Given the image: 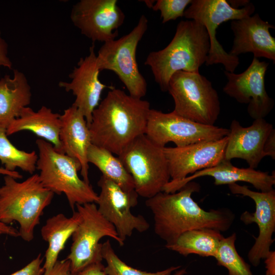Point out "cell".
<instances>
[{"mask_svg": "<svg viewBox=\"0 0 275 275\" xmlns=\"http://www.w3.org/2000/svg\"><path fill=\"white\" fill-rule=\"evenodd\" d=\"M235 233L222 240L214 257L218 265L226 268L228 275H253L249 265L238 253L235 247Z\"/></svg>", "mask_w": 275, "mask_h": 275, "instance_id": "cell-28", "label": "cell"}, {"mask_svg": "<svg viewBox=\"0 0 275 275\" xmlns=\"http://www.w3.org/2000/svg\"><path fill=\"white\" fill-rule=\"evenodd\" d=\"M163 148L145 134L134 139L118 157L131 176L139 196L150 198L170 181Z\"/></svg>", "mask_w": 275, "mask_h": 275, "instance_id": "cell-7", "label": "cell"}, {"mask_svg": "<svg viewBox=\"0 0 275 275\" xmlns=\"http://www.w3.org/2000/svg\"><path fill=\"white\" fill-rule=\"evenodd\" d=\"M187 273L186 269H181L177 271L173 275H184Z\"/></svg>", "mask_w": 275, "mask_h": 275, "instance_id": "cell-41", "label": "cell"}, {"mask_svg": "<svg viewBox=\"0 0 275 275\" xmlns=\"http://www.w3.org/2000/svg\"><path fill=\"white\" fill-rule=\"evenodd\" d=\"M227 2L230 5V6L232 7L234 9H240L239 8L240 7H241V8L244 7L247 5H248L250 1L248 0H242V1H228Z\"/></svg>", "mask_w": 275, "mask_h": 275, "instance_id": "cell-38", "label": "cell"}, {"mask_svg": "<svg viewBox=\"0 0 275 275\" xmlns=\"http://www.w3.org/2000/svg\"><path fill=\"white\" fill-rule=\"evenodd\" d=\"M36 143L38 149L36 168L46 188L54 194H64L73 210L77 204L96 203L98 194L90 183L79 177L77 172L81 167L77 161L59 152L43 139L37 140Z\"/></svg>", "mask_w": 275, "mask_h": 275, "instance_id": "cell-5", "label": "cell"}, {"mask_svg": "<svg viewBox=\"0 0 275 275\" xmlns=\"http://www.w3.org/2000/svg\"><path fill=\"white\" fill-rule=\"evenodd\" d=\"M43 275H75L70 270V263L67 259L58 260L52 268Z\"/></svg>", "mask_w": 275, "mask_h": 275, "instance_id": "cell-32", "label": "cell"}, {"mask_svg": "<svg viewBox=\"0 0 275 275\" xmlns=\"http://www.w3.org/2000/svg\"><path fill=\"white\" fill-rule=\"evenodd\" d=\"M264 259L265 275H275V252L270 251Z\"/></svg>", "mask_w": 275, "mask_h": 275, "instance_id": "cell-36", "label": "cell"}, {"mask_svg": "<svg viewBox=\"0 0 275 275\" xmlns=\"http://www.w3.org/2000/svg\"><path fill=\"white\" fill-rule=\"evenodd\" d=\"M200 189L199 184L191 181L175 193L161 191L146 200L153 214L154 232L166 245L174 243L189 230L210 228L225 232L232 225L235 216L231 211H206L193 200V193Z\"/></svg>", "mask_w": 275, "mask_h": 275, "instance_id": "cell-1", "label": "cell"}, {"mask_svg": "<svg viewBox=\"0 0 275 275\" xmlns=\"http://www.w3.org/2000/svg\"><path fill=\"white\" fill-rule=\"evenodd\" d=\"M150 109L148 101L113 88L92 113L89 126L92 144L119 156L145 133Z\"/></svg>", "mask_w": 275, "mask_h": 275, "instance_id": "cell-2", "label": "cell"}, {"mask_svg": "<svg viewBox=\"0 0 275 275\" xmlns=\"http://www.w3.org/2000/svg\"><path fill=\"white\" fill-rule=\"evenodd\" d=\"M117 0H80L73 5L71 20L93 42L114 40L125 15Z\"/></svg>", "mask_w": 275, "mask_h": 275, "instance_id": "cell-13", "label": "cell"}, {"mask_svg": "<svg viewBox=\"0 0 275 275\" xmlns=\"http://www.w3.org/2000/svg\"><path fill=\"white\" fill-rule=\"evenodd\" d=\"M8 46L6 41L1 36L0 30V67L12 69V63L8 56Z\"/></svg>", "mask_w": 275, "mask_h": 275, "instance_id": "cell-33", "label": "cell"}, {"mask_svg": "<svg viewBox=\"0 0 275 275\" xmlns=\"http://www.w3.org/2000/svg\"><path fill=\"white\" fill-rule=\"evenodd\" d=\"M148 20L142 15L136 26L118 39L103 43L98 50L97 61L100 71L114 72L127 89L129 95L142 99L147 91V84L140 73L136 59L139 42L148 28Z\"/></svg>", "mask_w": 275, "mask_h": 275, "instance_id": "cell-8", "label": "cell"}, {"mask_svg": "<svg viewBox=\"0 0 275 275\" xmlns=\"http://www.w3.org/2000/svg\"><path fill=\"white\" fill-rule=\"evenodd\" d=\"M168 92L174 102L173 112L193 122L212 126L221 111L217 91L199 72L179 71L171 77Z\"/></svg>", "mask_w": 275, "mask_h": 275, "instance_id": "cell-6", "label": "cell"}, {"mask_svg": "<svg viewBox=\"0 0 275 275\" xmlns=\"http://www.w3.org/2000/svg\"><path fill=\"white\" fill-rule=\"evenodd\" d=\"M61 115L51 108L42 106L35 112L27 106L23 108L19 117L14 119L6 129L7 135L28 130L51 144L59 152L64 153L59 138Z\"/></svg>", "mask_w": 275, "mask_h": 275, "instance_id": "cell-22", "label": "cell"}, {"mask_svg": "<svg viewBox=\"0 0 275 275\" xmlns=\"http://www.w3.org/2000/svg\"><path fill=\"white\" fill-rule=\"evenodd\" d=\"M79 215L73 211L71 217L58 213L48 218L41 229L42 239L48 243L43 267L48 272L58 260V256L72 236L79 222Z\"/></svg>", "mask_w": 275, "mask_h": 275, "instance_id": "cell-24", "label": "cell"}, {"mask_svg": "<svg viewBox=\"0 0 275 275\" xmlns=\"http://www.w3.org/2000/svg\"><path fill=\"white\" fill-rule=\"evenodd\" d=\"M89 163L95 165L102 176L112 180L124 191H135L133 179L118 157L110 151L91 144L87 153Z\"/></svg>", "mask_w": 275, "mask_h": 275, "instance_id": "cell-26", "label": "cell"}, {"mask_svg": "<svg viewBox=\"0 0 275 275\" xmlns=\"http://www.w3.org/2000/svg\"><path fill=\"white\" fill-rule=\"evenodd\" d=\"M0 175H4L5 176L9 175L16 179H21L22 178V176L17 171H9L4 168H0Z\"/></svg>", "mask_w": 275, "mask_h": 275, "instance_id": "cell-39", "label": "cell"}, {"mask_svg": "<svg viewBox=\"0 0 275 275\" xmlns=\"http://www.w3.org/2000/svg\"><path fill=\"white\" fill-rule=\"evenodd\" d=\"M4 180L0 187V221L7 225L17 222L19 237L30 242L54 194L43 185L38 174L22 182L9 175Z\"/></svg>", "mask_w": 275, "mask_h": 275, "instance_id": "cell-4", "label": "cell"}, {"mask_svg": "<svg viewBox=\"0 0 275 275\" xmlns=\"http://www.w3.org/2000/svg\"><path fill=\"white\" fill-rule=\"evenodd\" d=\"M192 0H158L156 1L152 9L160 12L162 23L176 20L182 17L186 7Z\"/></svg>", "mask_w": 275, "mask_h": 275, "instance_id": "cell-30", "label": "cell"}, {"mask_svg": "<svg viewBox=\"0 0 275 275\" xmlns=\"http://www.w3.org/2000/svg\"><path fill=\"white\" fill-rule=\"evenodd\" d=\"M89 54L81 58L69 75L70 82L60 81L59 86L66 92L71 91L75 99L72 104L85 117L88 126L91 124L92 113L99 104L103 90L114 87L107 86L99 79L100 71L94 51V45L90 48Z\"/></svg>", "mask_w": 275, "mask_h": 275, "instance_id": "cell-17", "label": "cell"}, {"mask_svg": "<svg viewBox=\"0 0 275 275\" xmlns=\"http://www.w3.org/2000/svg\"><path fill=\"white\" fill-rule=\"evenodd\" d=\"M102 256L107 264L104 270L107 275H171L173 271L181 267L172 266L155 272L135 269L119 258L113 249L109 240H107L102 244Z\"/></svg>", "mask_w": 275, "mask_h": 275, "instance_id": "cell-29", "label": "cell"}, {"mask_svg": "<svg viewBox=\"0 0 275 275\" xmlns=\"http://www.w3.org/2000/svg\"><path fill=\"white\" fill-rule=\"evenodd\" d=\"M79 222L72 235V243L67 259L70 263L71 272L76 275L88 266L102 262V244L104 237H109L120 246L123 242L118 236L114 226L99 211L95 203L75 206Z\"/></svg>", "mask_w": 275, "mask_h": 275, "instance_id": "cell-9", "label": "cell"}, {"mask_svg": "<svg viewBox=\"0 0 275 275\" xmlns=\"http://www.w3.org/2000/svg\"><path fill=\"white\" fill-rule=\"evenodd\" d=\"M6 235L12 237H19V231L10 225L0 221V236Z\"/></svg>", "mask_w": 275, "mask_h": 275, "instance_id": "cell-37", "label": "cell"}, {"mask_svg": "<svg viewBox=\"0 0 275 275\" xmlns=\"http://www.w3.org/2000/svg\"><path fill=\"white\" fill-rule=\"evenodd\" d=\"M38 154L35 151L30 152L19 150L8 140L6 128L0 125V161L9 171H15L18 168L33 174L35 172Z\"/></svg>", "mask_w": 275, "mask_h": 275, "instance_id": "cell-27", "label": "cell"}, {"mask_svg": "<svg viewBox=\"0 0 275 275\" xmlns=\"http://www.w3.org/2000/svg\"><path fill=\"white\" fill-rule=\"evenodd\" d=\"M143 2H144V3H145V4L146 5V6L149 7V8H152L153 5L154 4L155 2V1H144Z\"/></svg>", "mask_w": 275, "mask_h": 275, "instance_id": "cell-40", "label": "cell"}, {"mask_svg": "<svg viewBox=\"0 0 275 275\" xmlns=\"http://www.w3.org/2000/svg\"><path fill=\"white\" fill-rule=\"evenodd\" d=\"M43 260L41 254H39L24 267L10 275H43L45 272L42 266Z\"/></svg>", "mask_w": 275, "mask_h": 275, "instance_id": "cell-31", "label": "cell"}, {"mask_svg": "<svg viewBox=\"0 0 275 275\" xmlns=\"http://www.w3.org/2000/svg\"><path fill=\"white\" fill-rule=\"evenodd\" d=\"M211 176L216 185L231 184L237 182L251 184L261 192L273 189L275 184L274 171L271 175L267 172L256 170L250 168H239L231 163V160L224 159L216 166L198 171L179 181H170L163 187L162 191L174 193L179 190L188 182L202 176Z\"/></svg>", "mask_w": 275, "mask_h": 275, "instance_id": "cell-20", "label": "cell"}, {"mask_svg": "<svg viewBox=\"0 0 275 275\" xmlns=\"http://www.w3.org/2000/svg\"><path fill=\"white\" fill-rule=\"evenodd\" d=\"M268 65L254 58L248 68L241 73L224 71L228 81L224 92L239 103L248 104V114L254 119L264 118L273 107V100L267 94L265 86Z\"/></svg>", "mask_w": 275, "mask_h": 275, "instance_id": "cell-14", "label": "cell"}, {"mask_svg": "<svg viewBox=\"0 0 275 275\" xmlns=\"http://www.w3.org/2000/svg\"><path fill=\"white\" fill-rule=\"evenodd\" d=\"M230 129L198 123L174 112L150 110L145 134L154 144L164 147L173 142L181 147L196 143L216 141L228 136Z\"/></svg>", "mask_w": 275, "mask_h": 275, "instance_id": "cell-11", "label": "cell"}, {"mask_svg": "<svg viewBox=\"0 0 275 275\" xmlns=\"http://www.w3.org/2000/svg\"><path fill=\"white\" fill-rule=\"evenodd\" d=\"M97 184L100 188L96 203L100 213L115 227L123 241L131 236L133 231H147L150 224L141 215H135L131 209L138 203L136 191L128 193L112 180L101 176Z\"/></svg>", "mask_w": 275, "mask_h": 275, "instance_id": "cell-12", "label": "cell"}, {"mask_svg": "<svg viewBox=\"0 0 275 275\" xmlns=\"http://www.w3.org/2000/svg\"><path fill=\"white\" fill-rule=\"evenodd\" d=\"M224 237L220 231L215 229H194L182 234L174 243L165 246L167 249L185 257L196 254L214 258Z\"/></svg>", "mask_w": 275, "mask_h": 275, "instance_id": "cell-25", "label": "cell"}, {"mask_svg": "<svg viewBox=\"0 0 275 275\" xmlns=\"http://www.w3.org/2000/svg\"><path fill=\"white\" fill-rule=\"evenodd\" d=\"M228 136L216 141L184 147L163 148L172 181L181 180L189 174L218 164L224 159Z\"/></svg>", "mask_w": 275, "mask_h": 275, "instance_id": "cell-16", "label": "cell"}, {"mask_svg": "<svg viewBox=\"0 0 275 275\" xmlns=\"http://www.w3.org/2000/svg\"><path fill=\"white\" fill-rule=\"evenodd\" d=\"M60 119L59 138L63 152L79 163L82 179L90 183L87 153L92 141L86 120L73 105L64 110Z\"/></svg>", "mask_w": 275, "mask_h": 275, "instance_id": "cell-21", "label": "cell"}, {"mask_svg": "<svg viewBox=\"0 0 275 275\" xmlns=\"http://www.w3.org/2000/svg\"><path fill=\"white\" fill-rule=\"evenodd\" d=\"M104 268L102 262L95 263L88 266L76 275H107Z\"/></svg>", "mask_w": 275, "mask_h": 275, "instance_id": "cell-34", "label": "cell"}, {"mask_svg": "<svg viewBox=\"0 0 275 275\" xmlns=\"http://www.w3.org/2000/svg\"><path fill=\"white\" fill-rule=\"evenodd\" d=\"M264 152L266 156L275 159V129L273 128L268 136L264 146Z\"/></svg>", "mask_w": 275, "mask_h": 275, "instance_id": "cell-35", "label": "cell"}, {"mask_svg": "<svg viewBox=\"0 0 275 275\" xmlns=\"http://www.w3.org/2000/svg\"><path fill=\"white\" fill-rule=\"evenodd\" d=\"M31 87L25 75L15 69L13 76L5 75L0 79V125L6 129L18 118L22 109L31 103Z\"/></svg>", "mask_w": 275, "mask_h": 275, "instance_id": "cell-23", "label": "cell"}, {"mask_svg": "<svg viewBox=\"0 0 275 275\" xmlns=\"http://www.w3.org/2000/svg\"><path fill=\"white\" fill-rule=\"evenodd\" d=\"M210 42L205 28L193 20H182L171 41L164 48L149 53L144 63L150 67L155 81L163 92L172 75L183 71L199 72L205 64Z\"/></svg>", "mask_w": 275, "mask_h": 275, "instance_id": "cell-3", "label": "cell"}, {"mask_svg": "<svg viewBox=\"0 0 275 275\" xmlns=\"http://www.w3.org/2000/svg\"><path fill=\"white\" fill-rule=\"evenodd\" d=\"M231 29L234 38L229 53L237 56L251 52L254 58H265L275 62V38L269 29L274 26L262 20L259 14L232 20Z\"/></svg>", "mask_w": 275, "mask_h": 275, "instance_id": "cell-19", "label": "cell"}, {"mask_svg": "<svg viewBox=\"0 0 275 275\" xmlns=\"http://www.w3.org/2000/svg\"><path fill=\"white\" fill-rule=\"evenodd\" d=\"M255 10L251 2L244 7L236 9L231 7L226 0H192L183 16L200 23L208 33L210 49L205 63L207 66L221 64L226 71H235L239 64V58L224 50L216 39V29L223 22L252 15Z\"/></svg>", "mask_w": 275, "mask_h": 275, "instance_id": "cell-10", "label": "cell"}, {"mask_svg": "<svg viewBox=\"0 0 275 275\" xmlns=\"http://www.w3.org/2000/svg\"><path fill=\"white\" fill-rule=\"evenodd\" d=\"M273 129V125L264 118L254 119L252 125L247 127H242L237 120H233L229 129L224 159H242L249 168L255 169L266 156L264 144Z\"/></svg>", "mask_w": 275, "mask_h": 275, "instance_id": "cell-18", "label": "cell"}, {"mask_svg": "<svg viewBox=\"0 0 275 275\" xmlns=\"http://www.w3.org/2000/svg\"><path fill=\"white\" fill-rule=\"evenodd\" d=\"M228 187L233 194L250 197L255 202V212L244 211L240 218L245 225L255 223L259 228V235L248 254L251 263L257 266L261 260L266 257L274 241L272 235L275 231V191L273 189L267 192L255 191L246 185L237 183L229 184Z\"/></svg>", "mask_w": 275, "mask_h": 275, "instance_id": "cell-15", "label": "cell"}]
</instances>
